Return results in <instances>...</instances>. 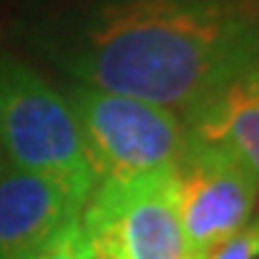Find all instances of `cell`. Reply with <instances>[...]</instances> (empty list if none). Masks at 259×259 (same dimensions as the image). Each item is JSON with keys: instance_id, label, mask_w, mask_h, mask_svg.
Segmentation results:
<instances>
[{"instance_id": "obj_1", "label": "cell", "mask_w": 259, "mask_h": 259, "mask_svg": "<svg viewBox=\"0 0 259 259\" xmlns=\"http://www.w3.org/2000/svg\"><path fill=\"white\" fill-rule=\"evenodd\" d=\"M256 58V9L231 0H110L69 66L83 87L190 112Z\"/></svg>"}, {"instance_id": "obj_2", "label": "cell", "mask_w": 259, "mask_h": 259, "mask_svg": "<svg viewBox=\"0 0 259 259\" xmlns=\"http://www.w3.org/2000/svg\"><path fill=\"white\" fill-rule=\"evenodd\" d=\"M0 144L12 167L52 179L81 204L98 187L69 98L15 61H0Z\"/></svg>"}, {"instance_id": "obj_3", "label": "cell", "mask_w": 259, "mask_h": 259, "mask_svg": "<svg viewBox=\"0 0 259 259\" xmlns=\"http://www.w3.org/2000/svg\"><path fill=\"white\" fill-rule=\"evenodd\" d=\"M69 104L78 115L98 185L170 170L187 144L185 121L156 104L83 83L75 87Z\"/></svg>"}, {"instance_id": "obj_4", "label": "cell", "mask_w": 259, "mask_h": 259, "mask_svg": "<svg viewBox=\"0 0 259 259\" xmlns=\"http://www.w3.org/2000/svg\"><path fill=\"white\" fill-rule=\"evenodd\" d=\"M170 170L112 179L95 187L81 210V231L90 256L193 259L179 222Z\"/></svg>"}, {"instance_id": "obj_5", "label": "cell", "mask_w": 259, "mask_h": 259, "mask_svg": "<svg viewBox=\"0 0 259 259\" xmlns=\"http://www.w3.org/2000/svg\"><path fill=\"white\" fill-rule=\"evenodd\" d=\"M170 173L179 222L193 256L231 239L253 219L259 179L233 153L187 136L185 150Z\"/></svg>"}, {"instance_id": "obj_6", "label": "cell", "mask_w": 259, "mask_h": 259, "mask_svg": "<svg viewBox=\"0 0 259 259\" xmlns=\"http://www.w3.org/2000/svg\"><path fill=\"white\" fill-rule=\"evenodd\" d=\"M83 204L64 187L20 167H0V259H20L81 219Z\"/></svg>"}, {"instance_id": "obj_7", "label": "cell", "mask_w": 259, "mask_h": 259, "mask_svg": "<svg viewBox=\"0 0 259 259\" xmlns=\"http://www.w3.org/2000/svg\"><path fill=\"white\" fill-rule=\"evenodd\" d=\"M187 136L233 153L259 179V58L185 112Z\"/></svg>"}, {"instance_id": "obj_8", "label": "cell", "mask_w": 259, "mask_h": 259, "mask_svg": "<svg viewBox=\"0 0 259 259\" xmlns=\"http://www.w3.org/2000/svg\"><path fill=\"white\" fill-rule=\"evenodd\" d=\"M20 259H93L81 231V219L72 222L69 228H64L55 239H49L47 245H40L37 250H32Z\"/></svg>"}, {"instance_id": "obj_9", "label": "cell", "mask_w": 259, "mask_h": 259, "mask_svg": "<svg viewBox=\"0 0 259 259\" xmlns=\"http://www.w3.org/2000/svg\"><path fill=\"white\" fill-rule=\"evenodd\" d=\"M193 259H259V216H253L231 239L219 242L216 248L204 250Z\"/></svg>"}, {"instance_id": "obj_10", "label": "cell", "mask_w": 259, "mask_h": 259, "mask_svg": "<svg viewBox=\"0 0 259 259\" xmlns=\"http://www.w3.org/2000/svg\"><path fill=\"white\" fill-rule=\"evenodd\" d=\"M3 164H9V161H6V153H3V144H0V167Z\"/></svg>"}]
</instances>
